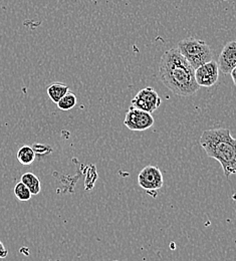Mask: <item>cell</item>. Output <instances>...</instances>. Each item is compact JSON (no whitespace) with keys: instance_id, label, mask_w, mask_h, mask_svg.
<instances>
[{"instance_id":"obj_1","label":"cell","mask_w":236,"mask_h":261,"mask_svg":"<svg viewBox=\"0 0 236 261\" xmlns=\"http://www.w3.org/2000/svg\"><path fill=\"white\" fill-rule=\"evenodd\" d=\"M159 75L169 91L179 97H191L200 89L195 80V69L175 47L161 57Z\"/></svg>"},{"instance_id":"obj_10","label":"cell","mask_w":236,"mask_h":261,"mask_svg":"<svg viewBox=\"0 0 236 261\" xmlns=\"http://www.w3.org/2000/svg\"><path fill=\"white\" fill-rule=\"evenodd\" d=\"M21 182L30 189L33 195H37L41 191V185L40 180L34 173H25L21 176Z\"/></svg>"},{"instance_id":"obj_16","label":"cell","mask_w":236,"mask_h":261,"mask_svg":"<svg viewBox=\"0 0 236 261\" xmlns=\"http://www.w3.org/2000/svg\"><path fill=\"white\" fill-rule=\"evenodd\" d=\"M230 74H231V77H232V81H233V84L236 86V67L235 68H233L232 70H231V72H230Z\"/></svg>"},{"instance_id":"obj_5","label":"cell","mask_w":236,"mask_h":261,"mask_svg":"<svg viewBox=\"0 0 236 261\" xmlns=\"http://www.w3.org/2000/svg\"><path fill=\"white\" fill-rule=\"evenodd\" d=\"M162 103L158 93L151 87L142 89L131 100V107L147 113H154Z\"/></svg>"},{"instance_id":"obj_4","label":"cell","mask_w":236,"mask_h":261,"mask_svg":"<svg viewBox=\"0 0 236 261\" xmlns=\"http://www.w3.org/2000/svg\"><path fill=\"white\" fill-rule=\"evenodd\" d=\"M138 184L149 194H156V192L161 189L164 184L162 172L156 166H147L139 173Z\"/></svg>"},{"instance_id":"obj_11","label":"cell","mask_w":236,"mask_h":261,"mask_svg":"<svg viewBox=\"0 0 236 261\" xmlns=\"http://www.w3.org/2000/svg\"><path fill=\"white\" fill-rule=\"evenodd\" d=\"M35 157H36V155H35L34 148L31 146H28V145L22 146L16 154V158H17L18 162L24 166H29V165L34 163Z\"/></svg>"},{"instance_id":"obj_12","label":"cell","mask_w":236,"mask_h":261,"mask_svg":"<svg viewBox=\"0 0 236 261\" xmlns=\"http://www.w3.org/2000/svg\"><path fill=\"white\" fill-rule=\"evenodd\" d=\"M14 195L15 197L19 200V201H22V202H27V201H30L31 198L33 197L32 192L30 191V189L20 181L18 182L15 187H14Z\"/></svg>"},{"instance_id":"obj_3","label":"cell","mask_w":236,"mask_h":261,"mask_svg":"<svg viewBox=\"0 0 236 261\" xmlns=\"http://www.w3.org/2000/svg\"><path fill=\"white\" fill-rule=\"evenodd\" d=\"M177 48L194 69L212 61L213 58L211 47L205 41L195 37H187L180 40Z\"/></svg>"},{"instance_id":"obj_6","label":"cell","mask_w":236,"mask_h":261,"mask_svg":"<svg viewBox=\"0 0 236 261\" xmlns=\"http://www.w3.org/2000/svg\"><path fill=\"white\" fill-rule=\"evenodd\" d=\"M155 123L152 114L141 111L130 106L124 121V125L130 130H146L150 129Z\"/></svg>"},{"instance_id":"obj_15","label":"cell","mask_w":236,"mask_h":261,"mask_svg":"<svg viewBox=\"0 0 236 261\" xmlns=\"http://www.w3.org/2000/svg\"><path fill=\"white\" fill-rule=\"evenodd\" d=\"M7 254H8V250L6 249V247L4 246L2 241H0V259L5 258L7 256Z\"/></svg>"},{"instance_id":"obj_9","label":"cell","mask_w":236,"mask_h":261,"mask_svg":"<svg viewBox=\"0 0 236 261\" xmlns=\"http://www.w3.org/2000/svg\"><path fill=\"white\" fill-rule=\"evenodd\" d=\"M68 92V87L67 85L61 83H55L47 87L46 93L48 98H50L55 103H58L63 97H65Z\"/></svg>"},{"instance_id":"obj_7","label":"cell","mask_w":236,"mask_h":261,"mask_svg":"<svg viewBox=\"0 0 236 261\" xmlns=\"http://www.w3.org/2000/svg\"><path fill=\"white\" fill-rule=\"evenodd\" d=\"M219 76V66L213 60L195 69V80L199 87H213Z\"/></svg>"},{"instance_id":"obj_8","label":"cell","mask_w":236,"mask_h":261,"mask_svg":"<svg viewBox=\"0 0 236 261\" xmlns=\"http://www.w3.org/2000/svg\"><path fill=\"white\" fill-rule=\"evenodd\" d=\"M218 66L222 73H230L236 67V40L226 43L218 57Z\"/></svg>"},{"instance_id":"obj_17","label":"cell","mask_w":236,"mask_h":261,"mask_svg":"<svg viewBox=\"0 0 236 261\" xmlns=\"http://www.w3.org/2000/svg\"><path fill=\"white\" fill-rule=\"evenodd\" d=\"M115 261H118V260H115Z\"/></svg>"},{"instance_id":"obj_2","label":"cell","mask_w":236,"mask_h":261,"mask_svg":"<svg viewBox=\"0 0 236 261\" xmlns=\"http://www.w3.org/2000/svg\"><path fill=\"white\" fill-rule=\"evenodd\" d=\"M200 145L207 156L215 159L222 166L225 177L236 173V140L228 129L204 130Z\"/></svg>"},{"instance_id":"obj_18","label":"cell","mask_w":236,"mask_h":261,"mask_svg":"<svg viewBox=\"0 0 236 261\" xmlns=\"http://www.w3.org/2000/svg\"><path fill=\"white\" fill-rule=\"evenodd\" d=\"M235 214H236V212H235Z\"/></svg>"},{"instance_id":"obj_13","label":"cell","mask_w":236,"mask_h":261,"mask_svg":"<svg viewBox=\"0 0 236 261\" xmlns=\"http://www.w3.org/2000/svg\"><path fill=\"white\" fill-rule=\"evenodd\" d=\"M76 101H77V99H76L75 95L68 92V94L65 97H63L57 105H58V108L60 110L67 112V111H69V110H71L75 107Z\"/></svg>"},{"instance_id":"obj_14","label":"cell","mask_w":236,"mask_h":261,"mask_svg":"<svg viewBox=\"0 0 236 261\" xmlns=\"http://www.w3.org/2000/svg\"><path fill=\"white\" fill-rule=\"evenodd\" d=\"M35 155L37 156H43V155H48L51 153L53 149L50 146L48 145H44V144H34V147Z\"/></svg>"}]
</instances>
